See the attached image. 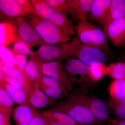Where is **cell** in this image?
<instances>
[{"label":"cell","mask_w":125,"mask_h":125,"mask_svg":"<svg viewBox=\"0 0 125 125\" xmlns=\"http://www.w3.org/2000/svg\"><path fill=\"white\" fill-rule=\"evenodd\" d=\"M50 109L69 115L83 125H105L93 114L88 102V96L85 93L70 94L67 97L57 102Z\"/></svg>","instance_id":"6da1fadb"},{"label":"cell","mask_w":125,"mask_h":125,"mask_svg":"<svg viewBox=\"0 0 125 125\" xmlns=\"http://www.w3.org/2000/svg\"><path fill=\"white\" fill-rule=\"evenodd\" d=\"M81 43L77 37L66 43L55 45L45 44L42 45L38 50L32 52L30 57L37 64L55 61L66 60L74 57Z\"/></svg>","instance_id":"7a4b0ae2"},{"label":"cell","mask_w":125,"mask_h":125,"mask_svg":"<svg viewBox=\"0 0 125 125\" xmlns=\"http://www.w3.org/2000/svg\"><path fill=\"white\" fill-rule=\"evenodd\" d=\"M26 20L37 31L45 44L55 45L68 42L70 36L49 21L29 14Z\"/></svg>","instance_id":"3957f363"},{"label":"cell","mask_w":125,"mask_h":125,"mask_svg":"<svg viewBox=\"0 0 125 125\" xmlns=\"http://www.w3.org/2000/svg\"><path fill=\"white\" fill-rule=\"evenodd\" d=\"M78 38L81 44L109 51L107 36L103 29L93 22L87 21L74 26Z\"/></svg>","instance_id":"277c9868"},{"label":"cell","mask_w":125,"mask_h":125,"mask_svg":"<svg viewBox=\"0 0 125 125\" xmlns=\"http://www.w3.org/2000/svg\"><path fill=\"white\" fill-rule=\"evenodd\" d=\"M39 16L56 25L70 36L76 34L74 26L65 15L57 11L49 5L45 0H29Z\"/></svg>","instance_id":"5b68a950"},{"label":"cell","mask_w":125,"mask_h":125,"mask_svg":"<svg viewBox=\"0 0 125 125\" xmlns=\"http://www.w3.org/2000/svg\"><path fill=\"white\" fill-rule=\"evenodd\" d=\"M63 64L71 79L82 89H85L86 87L93 84L90 77L89 66L74 57L68 58Z\"/></svg>","instance_id":"8992f818"},{"label":"cell","mask_w":125,"mask_h":125,"mask_svg":"<svg viewBox=\"0 0 125 125\" xmlns=\"http://www.w3.org/2000/svg\"><path fill=\"white\" fill-rule=\"evenodd\" d=\"M37 65L42 73L60 81L69 92L73 91L75 83L66 71L62 61H55Z\"/></svg>","instance_id":"52a82bcc"},{"label":"cell","mask_w":125,"mask_h":125,"mask_svg":"<svg viewBox=\"0 0 125 125\" xmlns=\"http://www.w3.org/2000/svg\"><path fill=\"white\" fill-rule=\"evenodd\" d=\"M10 20L16 27L21 39L30 47L45 44L37 31L24 17H19Z\"/></svg>","instance_id":"ba28073f"},{"label":"cell","mask_w":125,"mask_h":125,"mask_svg":"<svg viewBox=\"0 0 125 125\" xmlns=\"http://www.w3.org/2000/svg\"><path fill=\"white\" fill-rule=\"evenodd\" d=\"M104 52L101 49L81 43L74 57L89 66L94 64H105L106 55Z\"/></svg>","instance_id":"9c48e42d"},{"label":"cell","mask_w":125,"mask_h":125,"mask_svg":"<svg viewBox=\"0 0 125 125\" xmlns=\"http://www.w3.org/2000/svg\"><path fill=\"white\" fill-rule=\"evenodd\" d=\"M106 36L115 46H125V16L113 21L109 24Z\"/></svg>","instance_id":"30bf717a"},{"label":"cell","mask_w":125,"mask_h":125,"mask_svg":"<svg viewBox=\"0 0 125 125\" xmlns=\"http://www.w3.org/2000/svg\"><path fill=\"white\" fill-rule=\"evenodd\" d=\"M28 99L29 103L37 109L52 107L57 102L56 100L48 96L39 88L37 82L31 87Z\"/></svg>","instance_id":"8fae6325"},{"label":"cell","mask_w":125,"mask_h":125,"mask_svg":"<svg viewBox=\"0 0 125 125\" xmlns=\"http://www.w3.org/2000/svg\"><path fill=\"white\" fill-rule=\"evenodd\" d=\"M94 0H67L72 19L78 24L88 21V16Z\"/></svg>","instance_id":"7c38bea8"},{"label":"cell","mask_w":125,"mask_h":125,"mask_svg":"<svg viewBox=\"0 0 125 125\" xmlns=\"http://www.w3.org/2000/svg\"><path fill=\"white\" fill-rule=\"evenodd\" d=\"M112 0H94L88 19L103 26L107 17Z\"/></svg>","instance_id":"4fadbf2b"},{"label":"cell","mask_w":125,"mask_h":125,"mask_svg":"<svg viewBox=\"0 0 125 125\" xmlns=\"http://www.w3.org/2000/svg\"><path fill=\"white\" fill-rule=\"evenodd\" d=\"M88 102L90 110L94 117L100 121L108 123L112 117L109 115L107 104L93 94L88 96Z\"/></svg>","instance_id":"5bb4252c"},{"label":"cell","mask_w":125,"mask_h":125,"mask_svg":"<svg viewBox=\"0 0 125 125\" xmlns=\"http://www.w3.org/2000/svg\"><path fill=\"white\" fill-rule=\"evenodd\" d=\"M20 41L21 39L16 27L10 20H4L0 23V46H7Z\"/></svg>","instance_id":"9a60e30c"},{"label":"cell","mask_w":125,"mask_h":125,"mask_svg":"<svg viewBox=\"0 0 125 125\" xmlns=\"http://www.w3.org/2000/svg\"><path fill=\"white\" fill-rule=\"evenodd\" d=\"M36 110L29 103L16 107L12 113L16 125H28L34 115Z\"/></svg>","instance_id":"2e32d148"},{"label":"cell","mask_w":125,"mask_h":125,"mask_svg":"<svg viewBox=\"0 0 125 125\" xmlns=\"http://www.w3.org/2000/svg\"><path fill=\"white\" fill-rule=\"evenodd\" d=\"M0 10L10 19L24 17L29 14L25 11L18 0H0Z\"/></svg>","instance_id":"e0dca14e"},{"label":"cell","mask_w":125,"mask_h":125,"mask_svg":"<svg viewBox=\"0 0 125 125\" xmlns=\"http://www.w3.org/2000/svg\"><path fill=\"white\" fill-rule=\"evenodd\" d=\"M125 16V0H112L107 17L102 26L106 36L107 30L113 21Z\"/></svg>","instance_id":"ac0fdd59"},{"label":"cell","mask_w":125,"mask_h":125,"mask_svg":"<svg viewBox=\"0 0 125 125\" xmlns=\"http://www.w3.org/2000/svg\"><path fill=\"white\" fill-rule=\"evenodd\" d=\"M110 98L119 100L125 98V78L113 80L108 86Z\"/></svg>","instance_id":"d6986e66"},{"label":"cell","mask_w":125,"mask_h":125,"mask_svg":"<svg viewBox=\"0 0 125 125\" xmlns=\"http://www.w3.org/2000/svg\"><path fill=\"white\" fill-rule=\"evenodd\" d=\"M0 84L4 88L15 103L21 105L29 103L28 99V93L14 88L8 83H0Z\"/></svg>","instance_id":"ffe728a7"},{"label":"cell","mask_w":125,"mask_h":125,"mask_svg":"<svg viewBox=\"0 0 125 125\" xmlns=\"http://www.w3.org/2000/svg\"><path fill=\"white\" fill-rule=\"evenodd\" d=\"M41 73L37 63L32 58L30 57L24 71V73L31 87L36 83Z\"/></svg>","instance_id":"44dd1931"},{"label":"cell","mask_w":125,"mask_h":125,"mask_svg":"<svg viewBox=\"0 0 125 125\" xmlns=\"http://www.w3.org/2000/svg\"><path fill=\"white\" fill-rule=\"evenodd\" d=\"M14 103L10 94L3 86L0 84V112L11 115Z\"/></svg>","instance_id":"7402d4cb"},{"label":"cell","mask_w":125,"mask_h":125,"mask_svg":"<svg viewBox=\"0 0 125 125\" xmlns=\"http://www.w3.org/2000/svg\"><path fill=\"white\" fill-rule=\"evenodd\" d=\"M45 116L54 118L63 125H83L76 122L69 115L62 112L49 109L42 112Z\"/></svg>","instance_id":"603a6c76"},{"label":"cell","mask_w":125,"mask_h":125,"mask_svg":"<svg viewBox=\"0 0 125 125\" xmlns=\"http://www.w3.org/2000/svg\"><path fill=\"white\" fill-rule=\"evenodd\" d=\"M8 83L14 88L24 90L28 93L31 89V86L27 81L11 78L1 70H0V83Z\"/></svg>","instance_id":"cb8c5ba5"},{"label":"cell","mask_w":125,"mask_h":125,"mask_svg":"<svg viewBox=\"0 0 125 125\" xmlns=\"http://www.w3.org/2000/svg\"><path fill=\"white\" fill-rule=\"evenodd\" d=\"M106 75L113 80L125 79V62H114L107 66Z\"/></svg>","instance_id":"d4e9b609"},{"label":"cell","mask_w":125,"mask_h":125,"mask_svg":"<svg viewBox=\"0 0 125 125\" xmlns=\"http://www.w3.org/2000/svg\"><path fill=\"white\" fill-rule=\"evenodd\" d=\"M107 105L117 118L125 119V98L119 100L110 98Z\"/></svg>","instance_id":"484cf974"},{"label":"cell","mask_w":125,"mask_h":125,"mask_svg":"<svg viewBox=\"0 0 125 125\" xmlns=\"http://www.w3.org/2000/svg\"><path fill=\"white\" fill-rule=\"evenodd\" d=\"M90 66V77L94 83L101 80L106 75L107 66L105 64H94Z\"/></svg>","instance_id":"4316f807"},{"label":"cell","mask_w":125,"mask_h":125,"mask_svg":"<svg viewBox=\"0 0 125 125\" xmlns=\"http://www.w3.org/2000/svg\"><path fill=\"white\" fill-rule=\"evenodd\" d=\"M0 62L18 68L15 56L11 49L7 46H0Z\"/></svg>","instance_id":"83f0119b"},{"label":"cell","mask_w":125,"mask_h":125,"mask_svg":"<svg viewBox=\"0 0 125 125\" xmlns=\"http://www.w3.org/2000/svg\"><path fill=\"white\" fill-rule=\"evenodd\" d=\"M0 70H1L11 78L28 82L24 72L14 66L4 64L0 62Z\"/></svg>","instance_id":"f1b7e54d"},{"label":"cell","mask_w":125,"mask_h":125,"mask_svg":"<svg viewBox=\"0 0 125 125\" xmlns=\"http://www.w3.org/2000/svg\"><path fill=\"white\" fill-rule=\"evenodd\" d=\"M50 6L59 12L67 15L71 14V11L67 0H45Z\"/></svg>","instance_id":"f546056e"},{"label":"cell","mask_w":125,"mask_h":125,"mask_svg":"<svg viewBox=\"0 0 125 125\" xmlns=\"http://www.w3.org/2000/svg\"><path fill=\"white\" fill-rule=\"evenodd\" d=\"M11 50L15 55L18 54L30 56L32 52L28 45L23 41H20L13 43Z\"/></svg>","instance_id":"4dcf8cb0"},{"label":"cell","mask_w":125,"mask_h":125,"mask_svg":"<svg viewBox=\"0 0 125 125\" xmlns=\"http://www.w3.org/2000/svg\"><path fill=\"white\" fill-rule=\"evenodd\" d=\"M28 125H48L42 112L36 109L35 114Z\"/></svg>","instance_id":"1f68e13d"},{"label":"cell","mask_w":125,"mask_h":125,"mask_svg":"<svg viewBox=\"0 0 125 125\" xmlns=\"http://www.w3.org/2000/svg\"><path fill=\"white\" fill-rule=\"evenodd\" d=\"M25 11L32 14L39 16L38 12L35 9L29 0H18Z\"/></svg>","instance_id":"d6a6232c"},{"label":"cell","mask_w":125,"mask_h":125,"mask_svg":"<svg viewBox=\"0 0 125 125\" xmlns=\"http://www.w3.org/2000/svg\"><path fill=\"white\" fill-rule=\"evenodd\" d=\"M15 56L18 69L24 72L25 68L28 62L26 56L18 54H15Z\"/></svg>","instance_id":"836d02e7"},{"label":"cell","mask_w":125,"mask_h":125,"mask_svg":"<svg viewBox=\"0 0 125 125\" xmlns=\"http://www.w3.org/2000/svg\"><path fill=\"white\" fill-rule=\"evenodd\" d=\"M10 116L0 112V125H11L10 120Z\"/></svg>","instance_id":"e575fe53"},{"label":"cell","mask_w":125,"mask_h":125,"mask_svg":"<svg viewBox=\"0 0 125 125\" xmlns=\"http://www.w3.org/2000/svg\"><path fill=\"white\" fill-rule=\"evenodd\" d=\"M108 125H125V119L112 118L108 123Z\"/></svg>","instance_id":"d590c367"},{"label":"cell","mask_w":125,"mask_h":125,"mask_svg":"<svg viewBox=\"0 0 125 125\" xmlns=\"http://www.w3.org/2000/svg\"><path fill=\"white\" fill-rule=\"evenodd\" d=\"M45 116V115H44ZM48 125H63L58 121L54 118L45 116Z\"/></svg>","instance_id":"8d00e7d4"}]
</instances>
